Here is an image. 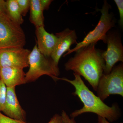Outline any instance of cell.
<instances>
[{"mask_svg":"<svg viewBox=\"0 0 123 123\" xmlns=\"http://www.w3.org/2000/svg\"><path fill=\"white\" fill-rule=\"evenodd\" d=\"M96 44L92 43L78 49L64 66L67 71L72 70L84 77L97 91L99 79L103 74L105 63L102 51L96 48Z\"/></svg>","mask_w":123,"mask_h":123,"instance_id":"1","label":"cell"},{"mask_svg":"<svg viewBox=\"0 0 123 123\" xmlns=\"http://www.w3.org/2000/svg\"><path fill=\"white\" fill-rule=\"evenodd\" d=\"M75 79L69 80L65 78H58L70 83L75 88L73 94L77 96L84 104L81 109L77 110L71 113L70 117L74 118L86 112H92L112 122L118 119L119 117L118 108L116 105L110 107L104 103L98 96H96L86 85L80 76L74 73Z\"/></svg>","mask_w":123,"mask_h":123,"instance_id":"2","label":"cell"},{"mask_svg":"<svg viewBox=\"0 0 123 123\" xmlns=\"http://www.w3.org/2000/svg\"><path fill=\"white\" fill-rule=\"evenodd\" d=\"M29 63L30 68L25 76L26 83L35 81L44 75L55 81L58 80L60 74L58 65L50 57H46L41 53L36 43L29 55Z\"/></svg>","mask_w":123,"mask_h":123,"instance_id":"3","label":"cell"},{"mask_svg":"<svg viewBox=\"0 0 123 123\" xmlns=\"http://www.w3.org/2000/svg\"><path fill=\"white\" fill-rule=\"evenodd\" d=\"M111 8V6L107 1H104L102 9H98L101 12V15L97 26L93 31L89 32L82 42L77 43L74 48L70 49L67 52L64 56L76 51L81 48L92 43H97L99 40H102L106 43L107 32L114 27L116 22L113 14L110 13Z\"/></svg>","mask_w":123,"mask_h":123,"instance_id":"4","label":"cell"},{"mask_svg":"<svg viewBox=\"0 0 123 123\" xmlns=\"http://www.w3.org/2000/svg\"><path fill=\"white\" fill-rule=\"evenodd\" d=\"M26 37L20 24L13 21L6 13H0V49L23 48Z\"/></svg>","mask_w":123,"mask_h":123,"instance_id":"5","label":"cell"},{"mask_svg":"<svg viewBox=\"0 0 123 123\" xmlns=\"http://www.w3.org/2000/svg\"><path fill=\"white\" fill-rule=\"evenodd\" d=\"M98 96L103 101L111 95L123 97V64L114 67L110 73L103 74L97 91Z\"/></svg>","mask_w":123,"mask_h":123,"instance_id":"6","label":"cell"},{"mask_svg":"<svg viewBox=\"0 0 123 123\" xmlns=\"http://www.w3.org/2000/svg\"><path fill=\"white\" fill-rule=\"evenodd\" d=\"M106 43L107 44V49L102 52L105 63L104 74L110 73L117 62H123V47L119 34L116 32L107 34Z\"/></svg>","mask_w":123,"mask_h":123,"instance_id":"7","label":"cell"},{"mask_svg":"<svg viewBox=\"0 0 123 123\" xmlns=\"http://www.w3.org/2000/svg\"><path fill=\"white\" fill-rule=\"evenodd\" d=\"M31 51L23 48H10L0 49V68L12 67L23 69L29 67Z\"/></svg>","mask_w":123,"mask_h":123,"instance_id":"8","label":"cell"},{"mask_svg":"<svg viewBox=\"0 0 123 123\" xmlns=\"http://www.w3.org/2000/svg\"><path fill=\"white\" fill-rule=\"evenodd\" d=\"M55 35L58 37V40L51 55V58L58 65L62 56L70 50L72 44L77 43V37L75 30L68 28L56 33Z\"/></svg>","mask_w":123,"mask_h":123,"instance_id":"9","label":"cell"},{"mask_svg":"<svg viewBox=\"0 0 123 123\" xmlns=\"http://www.w3.org/2000/svg\"><path fill=\"white\" fill-rule=\"evenodd\" d=\"M2 112L11 118L22 121L25 120L26 113L18 102L15 87H7L6 100Z\"/></svg>","mask_w":123,"mask_h":123,"instance_id":"10","label":"cell"},{"mask_svg":"<svg viewBox=\"0 0 123 123\" xmlns=\"http://www.w3.org/2000/svg\"><path fill=\"white\" fill-rule=\"evenodd\" d=\"M35 34L40 52L46 57H51L58 40L57 36L48 33L43 26L36 28Z\"/></svg>","mask_w":123,"mask_h":123,"instance_id":"11","label":"cell"},{"mask_svg":"<svg viewBox=\"0 0 123 123\" xmlns=\"http://www.w3.org/2000/svg\"><path fill=\"white\" fill-rule=\"evenodd\" d=\"M0 75L1 79L7 87H15L26 83L25 73L23 69L12 67L0 68Z\"/></svg>","mask_w":123,"mask_h":123,"instance_id":"12","label":"cell"},{"mask_svg":"<svg viewBox=\"0 0 123 123\" xmlns=\"http://www.w3.org/2000/svg\"><path fill=\"white\" fill-rule=\"evenodd\" d=\"M30 20L36 28L44 27L43 11L41 7L40 0H30Z\"/></svg>","mask_w":123,"mask_h":123,"instance_id":"13","label":"cell"},{"mask_svg":"<svg viewBox=\"0 0 123 123\" xmlns=\"http://www.w3.org/2000/svg\"><path fill=\"white\" fill-rule=\"evenodd\" d=\"M6 1L7 14L13 21L21 25L24 20L17 0H7Z\"/></svg>","mask_w":123,"mask_h":123,"instance_id":"14","label":"cell"},{"mask_svg":"<svg viewBox=\"0 0 123 123\" xmlns=\"http://www.w3.org/2000/svg\"><path fill=\"white\" fill-rule=\"evenodd\" d=\"M7 87L1 79L0 80V112L2 111L4 107L6 95Z\"/></svg>","mask_w":123,"mask_h":123,"instance_id":"15","label":"cell"},{"mask_svg":"<svg viewBox=\"0 0 123 123\" xmlns=\"http://www.w3.org/2000/svg\"><path fill=\"white\" fill-rule=\"evenodd\" d=\"M61 116V118L62 123H76L74 118H70V117L67 114L65 111H62ZM98 123H111L108 122L106 119L101 117L98 116Z\"/></svg>","mask_w":123,"mask_h":123,"instance_id":"16","label":"cell"},{"mask_svg":"<svg viewBox=\"0 0 123 123\" xmlns=\"http://www.w3.org/2000/svg\"><path fill=\"white\" fill-rule=\"evenodd\" d=\"M22 16H26L30 9V0H17Z\"/></svg>","mask_w":123,"mask_h":123,"instance_id":"17","label":"cell"},{"mask_svg":"<svg viewBox=\"0 0 123 123\" xmlns=\"http://www.w3.org/2000/svg\"><path fill=\"white\" fill-rule=\"evenodd\" d=\"M0 123H29L25 121L18 120L6 116L0 112Z\"/></svg>","mask_w":123,"mask_h":123,"instance_id":"18","label":"cell"},{"mask_svg":"<svg viewBox=\"0 0 123 123\" xmlns=\"http://www.w3.org/2000/svg\"><path fill=\"white\" fill-rule=\"evenodd\" d=\"M115 2L118 9L119 13L120 19L119 24L121 27L123 26V0H114Z\"/></svg>","mask_w":123,"mask_h":123,"instance_id":"19","label":"cell"},{"mask_svg":"<svg viewBox=\"0 0 123 123\" xmlns=\"http://www.w3.org/2000/svg\"><path fill=\"white\" fill-rule=\"evenodd\" d=\"M52 1L53 0H40V5L43 11L48 9Z\"/></svg>","mask_w":123,"mask_h":123,"instance_id":"20","label":"cell"},{"mask_svg":"<svg viewBox=\"0 0 123 123\" xmlns=\"http://www.w3.org/2000/svg\"><path fill=\"white\" fill-rule=\"evenodd\" d=\"M48 123H62L61 116L57 114H55Z\"/></svg>","mask_w":123,"mask_h":123,"instance_id":"21","label":"cell"},{"mask_svg":"<svg viewBox=\"0 0 123 123\" xmlns=\"http://www.w3.org/2000/svg\"><path fill=\"white\" fill-rule=\"evenodd\" d=\"M7 14L6 1L4 0H0V13Z\"/></svg>","mask_w":123,"mask_h":123,"instance_id":"22","label":"cell"},{"mask_svg":"<svg viewBox=\"0 0 123 123\" xmlns=\"http://www.w3.org/2000/svg\"><path fill=\"white\" fill-rule=\"evenodd\" d=\"M1 79L0 75V80Z\"/></svg>","mask_w":123,"mask_h":123,"instance_id":"23","label":"cell"}]
</instances>
